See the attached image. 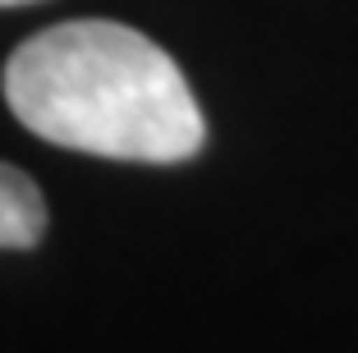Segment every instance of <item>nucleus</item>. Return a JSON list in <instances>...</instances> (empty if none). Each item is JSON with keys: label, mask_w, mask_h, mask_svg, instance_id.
Segmentation results:
<instances>
[{"label": "nucleus", "mask_w": 358, "mask_h": 353, "mask_svg": "<svg viewBox=\"0 0 358 353\" xmlns=\"http://www.w3.org/2000/svg\"><path fill=\"white\" fill-rule=\"evenodd\" d=\"M5 101L28 134L106 161L175 166L207 143L179 64L110 19H74L28 37L5 64Z\"/></svg>", "instance_id": "1"}, {"label": "nucleus", "mask_w": 358, "mask_h": 353, "mask_svg": "<svg viewBox=\"0 0 358 353\" xmlns=\"http://www.w3.org/2000/svg\"><path fill=\"white\" fill-rule=\"evenodd\" d=\"M46 229V202L23 170L0 161V248H32Z\"/></svg>", "instance_id": "2"}, {"label": "nucleus", "mask_w": 358, "mask_h": 353, "mask_svg": "<svg viewBox=\"0 0 358 353\" xmlns=\"http://www.w3.org/2000/svg\"><path fill=\"white\" fill-rule=\"evenodd\" d=\"M0 5H23V0H0Z\"/></svg>", "instance_id": "3"}]
</instances>
